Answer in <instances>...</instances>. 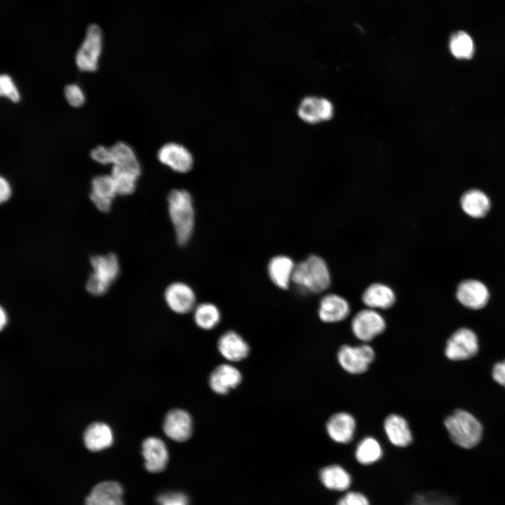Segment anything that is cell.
I'll return each mask as SVG.
<instances>
[{
	"label": "cell",
	"mask_w": 505,
	"mask_h": 505,
	"mask_svg": "<svg viewBox=\"0 0 505 505\" xmlns=\"http://www.w3.org/2000/svg\"><path fill=\"white\" fill-rule=\"evenodd\" d=\"M168 213L180 245L190 239L194 227V208L191 194L185 189L172 190L168 196Z\"/></svg>",
	"instance_id": "6da1fadb"
},
{
	"label": "cell",
	"mask_w": 505,
	"mask_h": 505,
	"mask_svg": "<svg viewBox=\"0 0 505 505\" xmlns=\"http://www.w3.org/2000/svg\"><path fill=\"white\" fill-rule=\"evenodd\" d=\"M451 440L464 448H471L480 440L483 426L471 413L457 410L444 422Z\"/></svg>",
	"instance_id": "7a4b0ae2"
},
{
	"label": "cell",
	"mask_w": 505,
	"mask_h": 505,
	"mask_svg": "<svg viewBox=\"0 0 505 505\" xmlns=\"http://www.w3.org/2000/svg\"><path fill=\"white\" fill-rule=\"evenodd\" d=\"M292 281L312 292H323L329 287L330 283L326 263L318 256H309L295 265Z\"/></svg>",
	"instance_id": "3957f363"
},
{
	"label": "cell",
	"mask_w": 505,
	"mask_h": 505,
	"mask_svg": "<svg viewBox=\"0 0 505 505\" xmlns=\"http://www.w3.org/2000/svg\"><path fill=\"white\" fill-rule=\"evenodd\" d=\"M103 34L97 24H90L86 29L83 42L75 55V63L81 72H93L98 68L102 51Z\"/></svg>",
	"instance_id": "277c9868"
},
{
	"label": "cell",
	"mask_w": 505,
	"mask_h": 505,
	"mask_svg": "<svg viewBox=\"0 0 505 505\" xmlns=\"http://www.w3.org/2000/svg\"><path fill=\"white\" fill-rule=\"evenodd\" d=\"M157 159L173 172L181 174L189 173L194 164L191 152L177 142L163 144L157 152Z\"/></svg>",
	"instance_id": "5b68a950"
},
{
	"label": "cell",
	"mask_w": 505,
	"mask_h": 505,
	"mask_svg": "<svg viewBox=\"0 0 505 505\" xmlns=\"http://www.w3.org/2000/svg\"><path fill=\"white\" fill-rule=\"evenodd\" d=\"M375 357L372 347L365 344L357 346L343 345L337 353V360L341 367L354 375L365 372Z\"/></svg>",
	"instance_id": "8992f818"
},
{
	"label": "cell",
	"mask_w": 505,
	"mask_h": 505,
	"mask_svg": "<svg viewBox=\"0 0 505 505\" xmlns=\"http://www.w3.org/2000/svg\"><path fill=\"white\" fill-rule=\"evenodd\" d=\"M478 350L476 335L470 329L461 328L452 334L447 342L445 356L452 361L469 359Z\"/></svg>",
	"instance_id": "52a82bcc"
},
{
	"label": "cell",
	"mask_w": 505,
	"mask_h": 505,
	"mask_svg": "<svg viewBox=\"0 0 505 505\" xmlns=\"http://www.w3.org/2000/svg\"><path fill=\"white\" fill-rule=\"evenodd\" d=\"M386 328L384 318L376 311L363 309L356 314L351 322L354 335L363 342H369Z\"/></svg>",
	"instance_id": "ba28073f"
},
{
	"label": "cell",
	"mask_w": 505,
	"mask_h": 505,
	"mask_svg": "<svg viewBox=\"0 0 505 505\" xmlns=\"http://www.w3.org/2000/svg\"><path fill=\"white\" fill-rule=\"evenodd\" d=\"M166 302L174 312L184 314L196 307V295L194 290L183 282L170 284L164 292Z\"/></svg>",
	"instance_id": "9c48e42d"
},
{
	"label": "cell",
	"mask_w": 505,
	"mask_h": 505,
	"mask_svg": "<svg viewBox=\"0 0 505 505\" xmlns=\"http://www.w3.org/2000/svg\"><path fill=\"white\" fill-rule=\"evenodd\" d=\"M334 112L332 103L327 99L317 96L304 98L299 105V118L309 123H318L330 119Z\"/></svg>",
	"instance_id": "30bf717a"
},
{
	"label": "cell",
	"mask_w": 505,
	"mask_h": 505,
	"mask_svg": "<svg viewBox=\"0 0 505 505\" xmlns=\"http://www.w3.org/2000/svg\"><path fill=\"white\" fill-rule=\"evenodd\" d=\"M163 431L168 438L175 441L187 440L192 432V420L189 414L181 409L169 411L164 419Z\"/></svg>",
	"instance_id": "8fae6325"
},
{
	"label": "cell",
	"mask_w": 505,
	"mask_h": 505,
	"mask_svg": "<svg viewBox=\"0 0 505 505\" xmlns=\"http://www.w3.org/2000/svg\"><path fill=\"white\" fill-rule=\"evenodd\" d=\"M318 480L325 489L333 492H345L353 483V477L350 473L337 464L321 468L318 471Z\"/></svg>",
	"instance_id": "7c38bea8"
},
{
	"label": "cell",
	"mask_w": 505,
	"mask_h": 505,
	"mask_svg": "<svg viewBox=\"0 0 505 505\" xmlns=\"http://www.w3.org/2000/svg\"><path fill=\"white\" fill-rule=\"evenodd\" d=\"M457 297L464 306L469 309H479L487 303L489 292L482 282L477 280H466L459 285Z\"/></svg>",
	"instance_id": "4fadbf2b"
},
{
	"label": "cell",
	"mask_w": 505,
	"mask_h": 505,
	"mask_svg": "<svg viewBox=\"0 0 505 505\" xmlns=\"http://www.w3.org/2000/svg\"><path fill=\"white\" fill-rule=\"evenodd\" d=\"M116 194H118L111 175H99L92 180L90 197L100 210L107 212Z\"/></svg>",
	"instance_id": "5bb4252c"
},
{
	"label": "cell",
	"mask_w": 505,
	"mask_h": 505,
	"mask_svg": "<svg viewBox=\"0 0 505 505\" xmlns=\"http://www.w3.org/2000/svg\"><path fill=\"white\" fill-rule=\"evenodd\" d=\"M354 417L347 412L332 415L327 422L326 430L330 438L336 443L346 444L354 436L356 430Z\"/></svg>",
	"instance_id": "9a60e30c"
},
{
	"label": "cell",
	"mask_w": 505,
	"mask_h": 505,
	"mask_svg": "<svg viewBox=\"0 0 505 505\" xmlns=\"http://www.w3.org/2000/svg\"><path fill=\"white\" fill-rule=\"evenodd\" d=\"M122 486L116 481H104L93 487L85 505H123Z\"/></svg>",
	"instance_id": "2e32d148"
},
{
	"label": "cell",
	"mask_w": 505,
	"mask_h": 505,
	"mask_svg": "<svg viewBox=\"0 0 505 505\" xmlns=\"http://www.w3.org/2000/svg\"><path fill=\"white\" fill-rule=\"evenodd\" d=\"M142 455L146 469L152 473L162 471L168 461V452L164 442L156 437H149L142 443Z\"/></svg>",
	"instance_id": "e0dca14e"
},
{
	"label": "cell",
	"mask_w": 505,
	"mask_h": 505,
	"mask_svg": "<svg viewBox=\"0 0 505 505\" xmlns=\"http://www.w3.org/2000/svg\"><path fill=\"white\" fill-rule=\"evenodd\" d=\"M241 374L235 367L222 364L211 373L209 378L210 388L217 393L226 394L241 382Z\"/></svg>",
	"instance_id": "ac0fdd59"
},
{
	"label": "cell",
	"mask_w": 505,
	"mask_h": 505,
	"mask_svg": "<svg viewBox=\"0 0 505 505\" xmlns=\"http://www.w3.org/2000/svg\"><path fill=\"white\" fill-rule=\"evenodd\" d=\"M384 429L390 443L396 447H404L412 440V436L407 421L401 416L391 414L384 422Z\"/></svg>",
	"instance_id": "d6986e66"
},
{
	"label": "cell",
	"mask_w": 505,
	"mask_h": 505,
	"mask_svg": "<svg viewBox=\"0 0 505 505\" xmlns=\"http://www.w3.org/2000/svg\"><path fill=\"white\" fill-rule=\"evenodd\" d=\"M348 302L342 297L330 294L321 300L318 316L325 323H335L345 319L349 314Z\"/></svg>",
	"instance_id": "ffe728a7"
},
{
	"label": "cell",
	"mask_w": 505,
	"mask_h": 505,
	"mask_svg": "<svg viewBox=\"0 0 505 505\" xmlns=\"http://www.w3.org/2000/svg\"><path fill=\"white\" fill-rule=\"evenodd\" d=\"M295 264L288 256L277 255L272 257L267 267L268 275L275 285L288 289L292 281Z\"/></svg>",
	"instance_id": "44dd1931"
},
{
	"label": "cell",
	"mask_w": 505,
	"mask_h": 505,
	"mask_svg": "<svg viewBox=\"0 0 505 505\" xmlns=\"http://www.w3.org/2000/svg\"><path fill=\"white\" fill-rule=\"evenodd\" d=\"M218 349L226 359L231 361H241L249 353L246 342L234 331H227L220 337Z\"/></svg>",
	"instance_id": "7402d4cb"
},
{
	"label": "cell",
	"mask_w": 505,
	"mask_h": 505,
	"mask_svg": "<svg viewBox=\"0 0 505 505\" xmlns=\"http://www.w3.org/2000/svg\"><path fill=\"white\" fill-rule=\"evenodd\" d=\"M84 443L90 451L97 452L109 447L113 442L110 427L104 423H93L84 433Z\"/></svg>",
	"instance_id": "603a6c76"
},
{
	"label": "cell",
	"mask_w": 505,
	"mask_h": 505,
	"mask_svg": "<svg viewBox=\"0 0 505 505\" xmlns=\"http://www.w3.org/2000/svg\"><path fill=\"white\" fill-rule=\"evenodd\" d=\"M362 299L364 304L370 308L388 309L394 304L395 295L387 285L375 283L365 290Z\"/></svg>",
	"instance_id": "cb8c5ba5"
},
{
	"label": "cell",
	"mask_w": 505,
	"mask_h": 505,
	"mask_svg": "<svg viewBox=\"0 0 505 505\" xmlns=\"http://www.w3.org/2000/svg\"><path fill=\"white\" fill-rule=\"evenodd\" d=\"M461 206L464 211L475 218L484 217L490 210V201L483 191L471 189L462 196Z\"/></svg>",
	"instance_id": "d4e9b609"
},
{
	"label": "cell",
	"mask_w": 505,
	"mask_h": 505,
	"mask_svg": "<svg viewBox=\"0 0 505 505\" xmlns=\"http://www.w3.org/2000/svg\"><path fill=\"white\" fill-rule=\"evenodd\" d=\"M95 275L111 284L117 277L119 271L118 258L114 254L96 255L90 259Z\"/></svg>",
	"instance_id": "484cf974"
},
{
	"label": "cell",
	"mask_w": 505,
	"mask_h": 505,
	"mask_svg": "<svg viewBox=\"0 0 505 505\" xmlns=\"http://www.w3.org/2000/svg\"><path fill=\"white\" fill-rule=\"evenodd\" d=\"M112 166L141 172V166L133 149L124 142H117L110 147Z\"/></svg>",
	"instance_id": "4316f807"
},
{
	"label": "cell",
	"mask_w": 505,
	"mask_h": 505,
	"mask_svg": "<svg viewBox=\"0 0 505 505\" xmlns=\"http://www.w3.org/2000/svg\"><path fill=\"white\" fill-rule=\"evenodd\" d=\"M383 455V450L378 440L372 437L362 439L356 446L355 458L361 465L370 466L378 462Z\"/></svg>",
	"instance_id": "83f0119b"
},
{
	"label": "cell",
	"mask_w": 505,
	"mask_h": 505,
	"mask_svg": "<svg viewBox=\"0 0 505 505\" xmlns=\"http://www.w3.org/2000/svg\"><path fill=\"white\" fill-rule=\"evenodd\" d=\"M141 172L112 166L111 176L114 182L118 194L128 195L136 187Z\"/></svg>",
	"instance_id": "f1b7e54d"
},
{
	"label": "cell",
	"mask_w": 505,
	"mask_h": 505,
	"mask_svg": "<svg viewBox=\"0 0 505 505\" xmlns=\"http://www.w3.org/2000/svg\"><path fill=\"white\" fill-rule=\"evenodd\" d=\"M194 319L196 324L203 330L215 328L220 321V312L212 303L203 302L194 309Z\"/></svg>",
	"instance_id": "f546056e"
},
{
	"label": "cell",
	"mask_w": 505,
	"mask_h": 505,
	"mask_svg": "<svg viewBox=\"0 0 505 505\" xmlns=\"http://www.w3.org/2000/svg\"><path fill=\"white\" fill-rule=\"evenodd\" d=\"M449 48L452 55L458 59H470L474 52V44L471 37L462 31L451 36Z\"/></svg>",
	"instance_id": "4dcf8cb0"
},
{
	"label": "cell",
	"mask_w": 505,
	"mask_h": 505,
	"mask_svg": "<svg viewBox=\"0 0 505 505\" xmlns=\"http://www.w3.org/2000/svg\"><path fill=\"white\" fill-rule=\"evenodd\" d=\"M0 94L13 102L20 100V93L12 77L7 74L0 76Z\"/></svg>",
	"instance_id": "1f68e13d"
},
{
	"label": "cell",
	"mask_w": 505,
	"mask_h": 505,
	"mask_svg": "<svg viewBox=\"0 0 505 505\" xmlns=\"http://www.w3.org/2000/svg\"><path fill=\"white\" fill-rule=\"evenodd\" d=\"M64 95L69 105L73 107H80L86 101L83 90L76 83L67 84L64 88Z\"/></svg>",
	"instance_id": "d6a6232c"
},
{
	"label": "cell",
	"mask_w": 505,
	"mask_h": 505,
	"mask_svg": "<svg viewBox=\"0 0 505 505\" xmlns=\"http://www.w3.org/2000/svg\"><path fill=\"white\" fill-rule=\"evenodd\" d=\"M335 505H371V501L363 492L353 490L339 497Z\"/></svg>",
	"instance_id": "836d02e7"
},
{
	"label": "cell",
	"mask_w": 505,
	"mask_h": 505,
	"mask_svg": "<svg viewBox=\"0 0 505 505\" xmlns=\"http://www.w3.org/2000/svg\"><path fill=\"white\" fill-rule=\"evenodd\" d=\"M111 284L92 274L86 283L88 291L94 295H101L107 292Z\"/></svg>",
	"instance_id": "e575fe53"
},
{
	"label": "cell",
	"mask_w": 505,
	"mask_h": 505,
	"mask_svg": "<svg viewBox=\"0 0 505 505\" xmlns=\"http://www.w3.org/2000/svg\"><path fill=\"white\" fill-rule=\"evenodd\" d=\"M160 505H189L187 497L181 492H169L158 497Z\"/></svg>",
	"instance_id": "d590c367"
},
{
	"label": "cell",
	"mask_w": 505,
	"mask_h": 505,
	"mask_svg": "<svg viewBox=\"0 0 505 505\" xmlns=\"http://www.w3.org/2000/svg\"><path fill=\"white\" fill-rule=\"evenodd\" d=\"M90 157L95 162L102 165H112V154L111 148L98 145L90 152Z\"/></svg>",
	"instance_id": "8d00e7d4"
},
{
	"label": "cell",
	"mask_w": 505,
	"mask_h": 505,
	"mask_svg": "<svg viewBox=\"0 0 505 505\" xmlns=\"http://www.w3.org/2000/svg\"><path fill=\"white\" fill-rule=\"evenodd\" d=\"M410 505H454L448 499L432 497V495H417Z\"/></svg>",
	"instance_id": "74e56055"
},
{
	"label": "cell",
	"mask_w": 505,
	"mask_h": 505,
	"mask_svg": "<svg viewBox=\"0 0 505 505\" xmlns=\"http://www.w3.org/2000/svg\"><path fill=\"white\" fill-rule=\"evenodd\" d=\"M492 377L497 383L505 387V360L494 365Z\"/></svg>",
	"instance_id": "f35d334b"
},
{
	"label": "cell",
	"mask_w": 505,
	"mask_h": 505,
	"mask_svg": "<svg viewBox=\"0 0 505 505\" xmlns=\"http://www.w3.org/2000/svg\"><path fill=\"white\" fill-rule=\"evenodd\" d=\"M12 189L8 180L4 177L0 178V199L3 203L6 201L11 195Z\"/></svg>",
	"instance_id": "ab89813d"
},
{
	"label": "cell",
	"mask_w": 505,
	"mask_h": 505,
	"mask_svg": "<svg viewBox=\"0 0 505 505\" xmlns=\"http://www.w3.org/2000/svg\"><path fill=\"white\" fill-rule=\"evenodd\" d=\"M0 320L1 329H2L7 322V316L3 308L1 309Z\"/></svg>",
	"instance_id": "60d3db41"
}]
</instances>
